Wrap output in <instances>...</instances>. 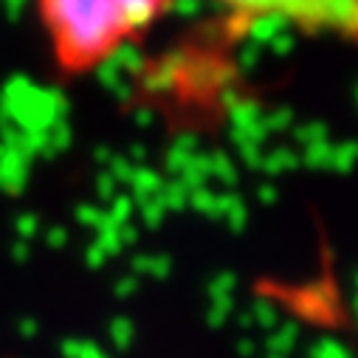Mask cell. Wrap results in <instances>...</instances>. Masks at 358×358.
<instances>
[{
	"mask_svg": "<svg viewBox=\"0 0 358 358\" xmlns=\"http://www.w3.org/2000/svg\"><path fill=\"white\" fill-rule=\"evenodd\" d=\"M172 0H37L57 62L82 73L113 59L152 29Z\"/></svg>",
	"mask_w": 358,
	"mask_h": 358,
	"instance_id": "cell-1",
	"label": "cell"
},
{
	"mask_svg": "<svg viewBox=\"0 0 358 358\" xmlns=\"http://www.w3.org/2000/svg\"><path fill=\"white\" fill-rule=\"evenodd\" d=\"M212 3L251 23L274 20L308 34L358 43V0H212Z\"/></svg>",
	"mask_w": 358,
	"mask_h": 358,
	"instance_id": "cell-2",
	"label": "cell"
}]
</instances>
